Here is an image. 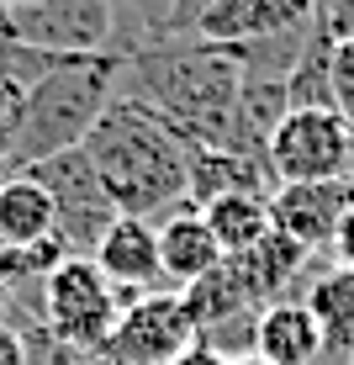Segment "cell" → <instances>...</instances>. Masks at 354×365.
<instances>
[{
  "label": "cell",
  "mask_w": 354,
  "mask_h": 365,
  "mask_svg": "<svg viewBox=\"0 0 354 365\" xmlns=\"http://www.w3.org/2000/svg\"><path fill=\"white\" fill-rule=\"evenodd\" d=\"M312 307L323 329V360H349L354 355V270L333 265L328 275L312 281V292L301 297Z\"/></svg>",
  "instance_id": "e0dca14e"
},
{
  "label": "cell",
  "mask_w": 354,
  "mask_h": 365,
  "mask_svg": "<svg viewBox=\"0 0 354 365\" xmlns=\"http://www.w3.org/2000/svg\"><path fill=\"white\" fill-rule=\"evenodd\" d=\"M328 249H333V259L344 270H354V207L344 212V222H338V233H333V244H328Z\"/></svg>",
  "instance_id": "cb8c5ba5"
},
{
  "label": "cell",
  "mask_w": 354,
  "mask_h": 365,
  "mask_svg": "<svg viewBox=\"0 0 354 365\" xmlns=\"http://www.w3.org/2000/svg\"><path fill=\"white\" fill-rule=\"evenodd\" d=\"M170 365H227V360L217 355V349H207V344H201V339H196V344L185 349V355H175Z\"/></svg>",
  "instance_id": "484cf974"
},
{
  "label": "cell",
  "mask_w": 354,
  "mask_h": 365,
  "mask_svg": "<svg viewBox=\"0 0 354 365\" xmlns=\"http://www.w3.org/2000/svg\"><path fill=\"white\" fill-rule=\"evenodd\" d=\"M0 6H6V11H16V6H37V0H0Z\"/></svg>",
  "instance_id": "83f0119b"
},
{
  "label": "cell",
  "mask_w": 354,
  "mask_h": 365,
  "mask_svg": "<svg viewBox=\"0 0 354 365\" xmlns=\"http://www.w3.org/2000/svg\"><path fill=\"white\" fill-rule=\"evenodd\" d=\"M312 27H318L328 43H354V0H318Z\"/></svg>",
  "instance_id": "44dd1931"
},
{
  "label": "cell",
  "mask_w": 354,
  "mask_h": 365,
  "mask_svg": "<svg viewBox=\"0 0 354 365\" xmlns=\"http://www.w3.org/2000/svg\"><path fill=\"white\" fill-rule=\"evenodd\" d=\"M80 53H53V48H37V43H21V37H0V74L21 91L43 85L48 74H58L64 64H74ZM95 58V53H90Z\"/></svg>",
  "instance_id": "d6986e66"
},
{
  "label": "cell",
  "mask_w": 354,
  "mask_h": 365,
  "mask_svg": "<svg viewBox=\"0 0 354 365\" xmlns=\"http://www.w3.org/2000/svg\"><path fill=\"white\" fill-rule=\"evenodd\" d=\"M227 365H264L259 355H238V360H227Z\"/></svg>",
  "instance_id": "4316f807"
},
{
  "label": "cell",
  "mask_w": 354,
  "mask_h": 365,
  "mask_svg": "<svg viewBox=\"0 0 354 365\" xmlns=\"http://www.w3.org/2000/svg\"><path fill=\"white\" fill-rule=\"evenodd\" d=\"M333 106L354 128V43H333Z\"/></svg>",
  "instance_id": "7402d4cb"
},
{
  "label": "cell",
  "mask_w": 354,
  "mask_h": 365,
  "mask_svg": "<svg viewBox=\"0 0 354 365\" xmlns=\"http://www.w3.org/2000/svg\"><path fill=\"white\" fill-rule=\"evenodd\" d=\"M254 355L264 365H318L323 360V329L307 302H270L254 318Z\"/></svg>",
  "instance_id": "7c38bea8"
},
{
  "label": "cell",
  "mask_w": 354,
  "mask_h": 365,
  "mask_svg": "<svg viewBox=\"0 0 354 365\" xmlns=\"http://www.w3.org/2000/svg\"><path fill=\"white\" fill-rule=\"evenodd\" d=\"M307 249L296 244V238H286V233H264L249 255H238L233 265L238 275H244V286H249V297H254V307H270V302H281L286 297V286L296 281L301 270H307Z\"/></svg>",
  "instance_id": "9a60e30c"
},
{
  "label": "cell",
  "mask_w": 354,
  "mask_h": 365,
  "mask_svg": "<svg viewBox=\"0 0 354 365\" xmlns=\"http://www.w3.org/2000/svg\"><path fill=\"white\" fill-rule=\"evenodd\" d=\"M117 80H122V58L95 53V58H74L58 74H48L43 85H32L16 148H11V165L32 170L53 154L80 148L90 138V128L106 117V106L117 101Z\"/></svg>",
  "instance_id": "3957f363"
},
{
  "label": "cell",
  "mask_w": 354,
  "mask_h": 365,
  "mask_svg": "<svg viewBox=\"0 0 354 365\" xmlns=\"http://www.w3.org/2000/svg\"><path fill=\"white\" fill-rule=\"evenodd\" d=\"M154 233H159V270H164L170 292H185V286H196L201 275H212L222 265V249H217V238H212V228L201 222L196 207L170 212Z\"/></svg>",
  "instance_id": "8fae6325"
},
{
  "label": "cell",
  "mask_w": 354,
  "mask_h": 365,
  "mask_svg": "<svg viewBox=\"0 0 354 365\" xmlns=\"http://www.w3.org/2000/svg\"><path fill=\"white\" fill-rule=\"evenodd\" d=\"M21 111H27V91L0 74V159H6V165H11V148H16V133H21Z\"/></svg>",
  "instance_id": "ffe728a7"
},
{
  "label": "cell",
  "mask_w": 354,
  "mask_h": 365,
  "mask_svg": "<svg viewBox=\"0 0 354 365\" xmlns=\"http://www.w3.org/2000/svg\"><path fill=\"white\" fill-rule=\"evenodd\" d=\"M58 228V207L32 175H11L0 185V249H43L53 244Z\"/></svg>",
  "instance_id": "4fadbf2b"
},
{
  "label": "cell",
  "mask_w": 354,
  "mask_h": 365,
  "mask_svg": "<svg viewBox=\"0 0 354 365\" xmlns=\"http://www.w3.org/2000/svg\"><path fill=\"white\" fill-rule=\"evenodd\" d=\"M286 111H338L333 106V43L312 27L296 69L286 74Z\"/></svg>",
  "instance_id": "ac0fdd59"
},
{
  "label": "cell",
  "mask_w": 354,
  "mask_h": 365,
  "mask_svg": "<svg viewBox=\"0 0 354 365\" xmlns=\"http://www.w3.org/2000/svg\"><path fill=\"white\" fill-rule=\"evenodd\" d=\"M0 365H27V334L0 323Z\"/></svg>",
  "instance_id": "d4e9b609"
},
{
  "label": "cell",
  "mask_w": 354,
  "mask_h": 365,
  "mask_svg": "<svg viewBox=\"0 0 354 365\" xmlns=\"http://www.w3.org/2000/svg\"><path fill=\"white\" fill-rule=\"evenodd\" d=\"M264 165L275 185H323L344 180L349 165V122L338 111H286L264 143Z\"/></svg>",
  "instance_id": "5b68a950"
},
{
  "label": "cell",
  "mask_w": 354,
  "mask_h": 365,
  "mask_svg": "<svg viewBox=\"0 0 354 365\" xmlns=\"http://www.w3.org/2000/svg\"><path fill=\"white\" fill-rule=\"evenodd\" d=\"M196 318L185 307L180 292H154L122 307L117 329H111L106 349L95 355V365H170L175 355L196 344Z\"/></svg>",
  "instance_id": "8992f818"
},
{
  "label": "cell",
  "mask_w": 354,
  "mask_h": 365,
  "mask_svg": "<svg viewBox=\"0 0 354 365\" xmlns=\"http://www.w3.org/2000/svg\"><path fill=\"white\" fill-rule=\"evenodd\" d=\"M196 212H201V222L212 228V238H217L222 259L249 255V249L275 228V222H270V196H254V191L217 196V201H207V207H196Z\"/></svg>",
  "instance_id": "2e32d148"
},
{
  "label": "cell",
  "mask_w": 354,
  "mask_h": 365,
  "mask_svg": "<svg viewBox=\"0 0 354 365\" xmlns=\"http://www.w3.org/2000/svg\"><path fill=\"white\" fill-rule=\"evenodd\" d=\"M80 148L90 154L117 217L148 222L159 212L170 217V212L191 207V148L137 101L117 96Z\"/></svg>",
  "instance_id": "7a4b0ae2"
},
{
  "label": "cell",
  "mask_w": 354,
  "mask_h": 365,
  "mask_svg": "<svg viewBox=\"0 0 354 365\" xmlns=\"http://www.w3.org/2000/svg\"><path fill=\"white\" fill-rule=\"evenodd\" d=\"M90 259L111 281V292L122 297V307L137 302V297L170 292V286H164V270H159V233H154V222H143V217H117L106 228V238L95 244Z\"/></svg>",
  "instance_id": "ba28073f"
},
{
  "label": "cell",
  "mask_w": 354,
  "mask_h": 365,
  "mask_svg": "<svg viewBox=\"0 0 354 365\" xmlns=\"http://www.w3.org/2000/svg\"><path fill=\"white\" fill-rule=\"evenodd\" d=\"M122 318V297L95 270V259H58L43 281V323L69 355L95 360Z\"/></svg>",
  "instance_id": "277c9868"
},
{
  "label": "cell",
  "mask_w": 354,
  "mask_h": 365,
  "mask_svg": "<svg viewBox=\"0 0 354 365\" xmlns=\"http://www.w3.org/2000/svg\"><path fill=\"white\" fill-rule=\"evenodd\" d=\"M238 64L222 43L201 37H164L122 58L117 96L148 106L154 117L180 138L185 148H233L249 154L238 133ZM259 159V154H254Z\"/></svg>",
  "instance_id": "6da1fadb"
},
{
  "label": "cell",
  "mask_w": 354,
  "mask_h": 365,
  "mask_svg": "<svg viewBox=\"0 0 354 365\" xmlns=\"http://www.w3.org/2000/svg\"><path fill=\"white\" fill-rule=\"evenodd\" d=\"M312 11L318 0H217V6L201 16L196 37L201 43H259V37H281L296 27H312Z\"/></svg>",
  "instance_id": "30bf717a"
},
{
  "label": "cell",
  "mask_w": 354,
  "mask_h": 365,
  "mask_svg": "<svg viewBox=\"0 0 354 365\" xmlns=\"http://www.w3.org/2000/svg\"><path fill=\"white\" fill-rule=\"evenodd\" d=\"M212 6H217V0H175V6H170V21H164V37H175V43H180V37H196L201 16H207Z\"/></svg>",
  "instance_id": "603a6c76"
},
{
  "label": "cell",
  "mask_w": 354,
  "mask_h": 365,
  "mask_svg": "<svg viewBox=\"0 0 354 365\" xmlns=\"http://www.w3.org/2000/svg\"><path fill=\"white\" fill-rule=\"evenodd\" d=\"M21 43L53 48V53H111L117 58V11L111 0H37V6L6 11V32Z\"/></svg>",
  "instance_id": "52a82bcc"
},
{
  "label": "cell",
  "mask_w": 354,
  "mask_h": 365,
  "mask_svg": "<svg viewBox=\"0 0 354 365\" xmlns=\"http://www.w3.org/2000/svg\"><path fill=\"white\" fill-rule=\"evenodd\" d=\"M233 191L270 196L275 191L270 165L254 154H233V148H191V207H207V201Z\"/></svg>",
  "instance_id": "5bb4252c"
},
{
  "label": "cell",
  "mask_w": 354,
  "mask_h": 365,
  "mask_svg": "<svg viewBox=\"0 0 354 365\" xmlns=\"http://www.w3.org/2000/svg\"><path fill=\"white\" fill-rule=\"evenodd\" d=\"M354 207V180H323V185H275L270 191V222L275 233L296 238L307 255L333 244L344 212Z\"/></svg>",
  "instance_id": "9c48e42d"
},
{
  "label": "cell",
  "mask_w": 354,
  "mask_h": 365,
  "mask_svg": "<svg viewBox=\"0 0 354 365\" xmlns=\"http://www.w3.org/2000/svg\"><path fill=\"white\" fill-rule=\"evenodd\" d=\"M90 365H95V360H90Z\"/></svg>",
  "instance_id": "f546056e"
},
{
  "label": "cell",
  "mask_w": 354,
  "mask_h": 365,
  "mask_svg": "<svg viewBox=\"0 0 354 365\" xmlns=\"http://www.w3.org/2000/svg\"><path fill=\"white\" fill-rule=\"evenodd\" d=\"M0 32H6V6H0Z\"/></svg>",
  "instance_id": "f1b7e54d"
}]
</instances>
